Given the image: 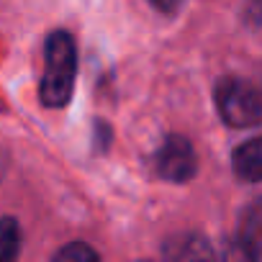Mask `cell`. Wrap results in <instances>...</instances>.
Instances as JSON below:
<instances>
[{
	"instance_id": "1",
	"label": "cell",
	"mask_w": 262,
	"mask_h": 262,
	"mask_svg": "<svg viewBox=\"0 0 262 262\" xmlns=\"http://www.w3.org/2000/svg\"><path fill=\"white\" fill-rule=\"evenodd\" d=\"M44 77H41V103L47 108H62L70 103L77 75V49L67 31H52L44 47Z\"/></svg>"
},
{
	"instance_id": "2",
	"label": "cell",
	"mask_w": 262,
	"mask_h": 262,
	"mask_svg": "<svg viewBox=\"0 0 262 262\" xmlns=\"http://www.w3.org/2000/svg\"><path fill=\"white\" fill-rule=\"evenodd\" d=\"M216 111L221 121L231 128H252L262 118L259 90L244 77H224L213 90Z\"/></svg>"
},
{
	"instance_id": "3",
	"label": "cell",
	"mask_w": 262,
	"mask_h": 262,
	"mask_svg": "<svg viewBox=\"0 0 262 262\" xmlns=\"http://www.w3.org/2000/svg\"><path fill=\"white\" fill-rule=\"evenodd\" d=\"M155 170L162 180H170V183L193 180L198 172V157H195L193 144L180 134H170L155 155Z\"/></svg>"
},
{
	"instance_id": "4",
	"label": "cell",
	"mask_w": 262,
	"mask_h": 262,
	"mask_svg": "<svg viewBox=\"0 0 262 262\" xmlns=\"http://www.w3.org/2000/svg\"><path fill=\"white\" fill-rule=\"evenodd\" d=\"M224 262H259V208L252 206L236 239L226 247Z\"/></svg>"
},
{
	"instance_id": "5",
	"label": "cell",
	"mask_w": 262,
	"mask_h": 262,
	"mask_svg": "<svg viewBox=\"0 0 262 262\" xmlns=\"http://www.w3.org/2000/svg\"><path fill=\"white\" fill-rule=\"evenodd\" d=\"M167 262H216L211 242L203 234H178L165 247Z\"/></svg>"
},
{
	"instance_id": "6",
	"label": "cell",
	"mask_w": 262,
	"mask_h": 262,
	"mask_svg": "<svg viewBox=\"0 0 262 262\" xmlns=\"http://www.w3.org/2000/svg\"><path fill=\"white\" fill-rule=\"evenodd\" d=\"M231 167L234 175L242 183H259L262 178V139H249L242 147L234 149L231 155Z\"/></svg>"
},
{
	"instance_id": "7",
	"label": "cell",
	"mask_w": 262,
	"mask_h": 262,
	"mask_svg": "<svg viewBox=\"0 0 262 262\" xmlns=\"http://www.w3.org/2000/svg\"><path fill=\"white\" fill-rule=\"evenodd\" d=\"M21 226L16 219L3 216L0 219V262H16L21 254Z\"/></svg>"
},
{
	"instance_id": "8",
	"label": "cell",
	"mask_w": 262,
	"mask_h": 262,
	"mask_svg": "<svg viewBox=\"0 0 262 262\" xmlns=\"http://www.w3.org/2000/svg\"><path fill=\"white\" fill-rule=\"evenodd\" d=\"M52 262H103V259L85 242H70L52 257Z\"/></svg>"
},
{
	"instance_id": "9",
	"label": "cell",
	"mask_w": 262,
	"mask_h": 262,
	"mask_svg": "<svg viewBox=\"0 0 262 262\" xmlns=\"http://www.w3.org/2000/svg\"><path fill=\"white\" fill-rule=\"evenodd\" d=\"M149 3H152L157 11H162V13H175V11L183 6V0H149Z\"/></svg>"
}]
</instances>
